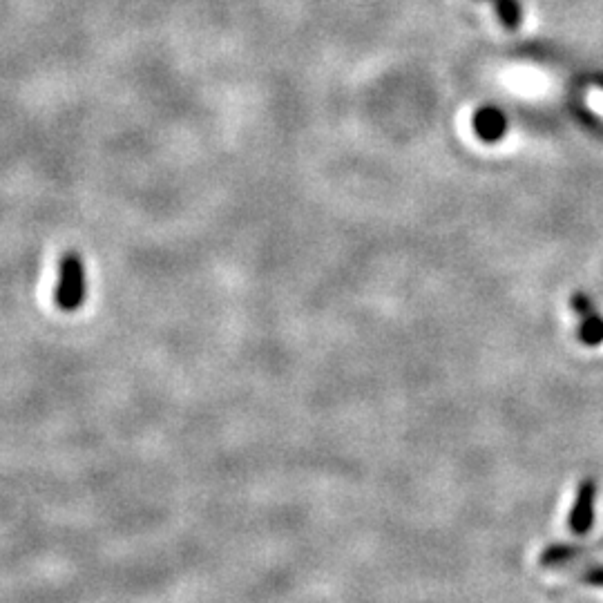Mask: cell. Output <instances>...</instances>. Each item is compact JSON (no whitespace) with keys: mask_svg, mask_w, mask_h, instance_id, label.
<instances>
[{"mask_svg":"<svg viewBox=\"0 0 603 603\" xmlns=\"http://www.w3.org/2000/svg\"><path fill=\"white\" fill-rule=\"evenodd\" d=\"M85 298V268L79 253H65L59 268V286H56V304L63 311L79 309Z\"/></svg>","mask_w":603,"mask_h":603,"instance_id":"1","label":"cell"},{"mask_svg":"<svg viewBox=\"0 0 603 603\" xmlns=\"http://www.w3.org/2000/svg\"><path fill=\"white\" fill-rule=\"evenodd\" d=\"M474 130L487 143H494L505 137L507 117L499 108H483L474 114Z\"/></svg>","mask_w":603,"mask_h":603,"instance_id":"2","label":"cell"},{"mask_svg":"<svg viewBox=\"0 0 603 603\" xmlns=\"http://www.w3.org/2000/svg\"><path fill=\"white\" fill-rule=\"evenodd\" d=\"M572 306L577 309V313L583 315V327H581V335L583 340L595 344L603 340V320L597 315V311L592 309L590 300L583 293H574L572 298Z\"/></svg>","mask_w":603,"mask_h":603,"instance_id":"3","label":"cell"},{"mask_svg":"<svg viewBox=\"0 0 603 603\" xmlns=\"http://www.w3.org/2000/svg\"><path fill=\"white\" fill-rule=\"evenodd\" d=\"M487 3V0H485ZM496 9V16L501 18V23L507 30H516L523 21V7L519 0H490Z\"/></svg>","mask_w":603,"mask_h":603,"instance_id":"4","label":"cell"},{"mask_svg":"<svg viewBox=\"0 0 603 603\" xmlns=\"http://www.w3.org/2000/svg\"><path fill=\"white\" fill-rule=\"evenodd\" d=\"M590 499H592V490H590V487H583L579 512L574 514V530H577V532H586L588 530V523H590V510H588Z\"/></svg>","mask_w":603,"mask_h":603,"instance_id":"5","label":"cell"},{"mask_svg":"<svg viewBox=\"0 0 603 603\" xmlns=\"http://www.w3.org/2000/svg\"><path fill=\"white\" fill-rule=\"evenodd\" d=\"M568 603H603V590H579L566 597Z\"/></svg>","mask_w":603,"mask_h":603,"instance_id":"6","label":"cell"},{"mask_svg":"<svg viewBox=\"0 0 603 603\" xmlns=\"http://www.w3.org/2000/svg\"><path fill=\"white\" fill-rule=\"evenodd\" d=\"M590 563H601V566H603V554H597V557H590Z\"/></svg>","mask_w":603,"mask_h":603,"instance_id":"7","label":"cell"}]
</instances>
